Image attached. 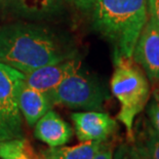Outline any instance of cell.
Returning <instances> with one entry per match:
<instances>
[{"instance_id":"30bf717a","label":"cell","mask_w":159,"mask_h":159,"mask_svg":"<svg viewBox=\"0 0 159 159\" xmlns=\"http://www.w3.org/2000/svg\"><path fill=\"white\" fill-rule=\"evenodd\" d=\"M34 134L49 147H59L71 140L73 129L59 114L48 110L35 123Z\"/></svg>"},{"instance_id":"277c9868","label":"cell","mask_w":159,"mask_h":159,"mask_svg":"<svg viewBox=\"0 0 159 159\" xmlns=\"http://www.w3.org/2000/svg\"><path fill=\"white\" fill-rule=\"evenodd\" d=\"M52 105H64L71 109L102 111L110 94L104 84L81 67L64 79L50 94Z\"/></svg>"},{"instance_id":"ac0fdd59","label":"cell","mask_w":159,"mask_h":159,"mask_svg":"<svg viewBox=\"0 0 159 159\" xmlns=\"http://www.w3.org/2000/svg\"><path fill=\"white\" fill-rule=\"evenodd\" d=\"M93 159H114L113 158V148L110 144L103 143L102 147L98 153L94 155V157Z\"/></svg>"},{"instance_id":"52a82bcc","label":"cell","mask_w":159,"mask_h":159,"mask_svg":"<svg viewBox=\"0 0 159 159\" xmlns=\"http://www.w3.org/2000/svg\"><path fill=\"white\" fill-rule=\"evenodd\" d=\"M133 57L148 78L153 83H159V28L151 19L142 30Z\"/></svg>"},{"instance_id":"9c48e42d","label":"cell","mask_w":159,"mask_h":159,"mask_svg":"<svg viewBox=\"0 0 159 159\" xmlns=\"http://www.w3.org/2000/svg\"><path fill=\"white\" fill-rule=\"evenodd\" d=\"M63 0H0L6 13L25 20H43L57 15Z\"/></svg>"},{"instance_id":"7c38bea8","label":"cell","mask_w":159,"mask_h":159,"mask_svg":"<svg viewBox=\"0 0 159 159\" xmlns=\"http://www.w3.org/2000/svg\"><path fill=\"white\" fill-rule=\"evenodd\" d=\"M104 142L87 141L73 147H50L41 151L43 159H93Z\"/></svg>"},{"instance_id":"ffe728a7","label":"cell","mask_w":159,"mask_h":159,"mask_svg":"<svg viewBox=\"0 0 159 159\" xmlns=\"http://www.w3.org/2000/svg\"><path fill=\"white\" fill-rule=\"evenodd\" d=\"M153 96H154V100L156 101V102H158V103H159V89L154 90Z\"/></svg>"},{"instance_id":"4fadbf2b","label":"cell","mask_w":159,"mask_h":159,"mask_svg":"<svg viewBox=\"0 0 159 159\" xmlns=\"http://www.w3.org/2000/svg\"><path fill=\"white\" fill-rule=\"evenodd\" d=\"M0 159H43L25 138L0 141Z\"/></svg>"},{"instance_id":"e0dca14e","label":"cell","mask_w":159,"mask_h":159,"mask_svg":"<svg viewBox=\"0 0 159 159\" xmlns=\"http://www.w3.org/2000/svg\"><path fill=\"white\" fill-rule=\"evenodd\" d=\"M150 19L159 28V0H147Z\"/></svg>"},{"instance_id":"8fae6325","label":"cell","mask_w":159,"mask_h":159,"mask_svg":"<svg viewBox=\"0 0 159 159\" xmlns=\"http://www.w3.org/2000/svg\"><path fill=\"white\" fill-rule=\"evenodd\" d=\"M53 106L48 96L23 82L19 93V108L27 124L33 126Z\"/></svg>"},{"instance_id":"5b68a950","label":"cell","mask_w":159,"mask_h":159,"mask_svg":"<svg viewBox=\"0 0 159 159\" xmlns=\"http://www.w3.org/2000/svg\"><path fill=\"white\" fill-rule=\"evenodd\" d=\"M25 74L0 62V141L24 137L19 93Z\"/></svg>"},{"instance_id":"7a4b0ae2","label":"cell","mask_w":159,"mask_h":159,"mask_svg":"<svg viewBox=\"0 0 159 159\" xmlns=\"http://www.w3.org/2000/svg\"><path fill=\"white\" fill-rule=\"evenodd\" d=\"M90 11L93 29L112 45L114 60L133 57L149 20L147 0H96Z\"/></svg>"},{"instance_id":"3957f363","label":"cell","mask_w":159,"mask_h":159,"mask_svg":"<svg viewBox=\"0 0 159 159\" xmlns=\"http://www.w3.org/2000/svg\"><path fill=\"white\" fill-rule=\"evenodd\" d=\"M110 87L120 104L117 119L125 126L127 142H134V119L147 106L150 97L148 77L133 57H121L114 60Z\"/></svg>"},{"instance_id":"ba28073f","label":"cell","mask_w":159,"mask_h":159,"mask_svg":"<svg viewBox=\"0 0 159 159\" xmlns=\"http://www.w3.org/2000/svg\"><path fill=\"white\" fill-rule=\"evenodd\" d=\"M80 67V61L77 57H72L60 63L40 67L25 74V82L29 86L47 94L49 98L60 83Z\"/></svg>"},{"instance_id":"d6986e66","label":"cell","mask_w":159,"mask_h":159,"mask_svg":"<svg viewBox=\"0 0 159 159\" xmlns=\"http://www.w3.org/2000/svg\"><path fill=\"white\" fill-rule=\"evenodd\" d=\"M68 1L75 5L76 7L81 9V11H87L91 9L94 2H96V0H68Z\"/></svg>"},{"instance_id":"8992f818","label":"cell","mask_w":159,"mask_h":159,"mask_svg":"<svg viewBox=\"0 0 159 159\" xmlns=\"http://www.w3.org/2000/svg\"><path fill=\"white\" fill-rule=\"evenodd\" d=\"M71 118L80 142H106L118 129L116 119L101 111L75 112L71 114Z\"/></svg>"},{"instance_id":"6da1fadb","label":"cell","mask_w":159,"mask_h":159,"mask_svg":"<svg viewBox=\"0 0 159 159\" xmlns=\"http://www.w3.org/2000/svg\"><path fill=\"white\" fill-rule=\"evenodd\" d=\"M74 57L65 40L46 27L29 23L0 26V62L27 74Z\"/></svg>"},{"instance_id":"5bb4252c","label":"cell","mask_w":159,"mask_h":159,"mask_svg":"<svg viewBox=\"0 0 159 159\" xmlns=\"http://www.w3.org/2000/svg\"><path fill=\"white\" fill-rule=\"evenodd\" d=\"M134 143L149 159H159V134L151 125L145 127L140 137L137 140L134 139Z\"/></svg>"},{"instance_id":"44dd1931","label":"cell","mask_w":159,"mask_h":159,"mask_svg":"<svg viewBox=\"0 0 159 159\" xmlns=\"http://www.w3.org/2000/svg\"><path fill=\"white\" fill-rule=\"evenodd\" d=\"M134 145H136V144H134ZM137 148H138V147H137ZM139 151H140V150H139ZM140 152H141V151H140ZM141 154L143 155V158H144V159H149V158H148V157L146 156V155H145V154H143V153H142V152H141Z\"/></svg>"},{"instance_id":"2e32d148","label":"cell","mask_w":159,"mask_h":159,"mask_svg":"<svg viewBox=\"0 0 159 159\" xmlns=\"http://www.w3.org/2000/svg\"><path fill=\"white\" fill-rule=\"evenodd\" d=\"M147 114L149 119H150V124L152 128L159 134V103L155 100L152 101L149 104Z\"/></svg>"},{"instance_id":"9a60e30c","label":"cell","mask_w":159,"mask_h":159,"mask_svg":"<svg viewBox=\"0 0 159 159\" xmlns=\"http://www.w3.org/2000/svg\"><path fill=\"white\" fill-rule=\"evenodd\" d=\"M114 159H144L143 155L139 151L134 142H127L120 145L117 148L115 154H113Z\"/></svg>"}]
</instances>
